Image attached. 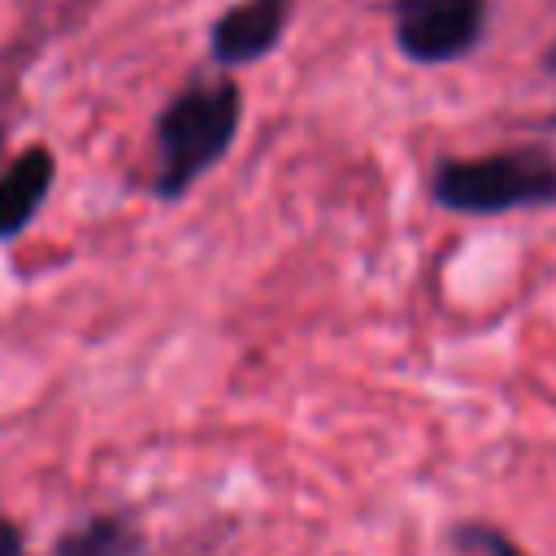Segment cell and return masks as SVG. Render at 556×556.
I'll use <instances>...</instances> for the list:
<instances>
[{"mask_svg":"<svg viewBox=\"0 0 556 556\" xmlns=\"http://www.w3.org/2000/svg\"><path fill=\"white\" fill-rule=\"evenodd\" d=\"M295 0H239L226 9L208 30V56L222 70H243L261 56H269L291 22Z\"/></svg>","mask_w":556,"mask_h":556,"instance_id":"4","label":"cell"},{"mask_svg":"<svg viewBox=\"0 0 556 556\" xmlns=\"http://www.w3.org/2000/svg\"><path fill=\"white\" fill-rule=\"evenodd\" d=\"M0 556H22V530L0 517Z\"/></svg>","mask_w":556,"mask_h":556,"instance_id":"8","label":"cell"},{"mask_svg":"<svg viewBox=\"0 0 556 556\" xmlns=\"http://www.w3.org/2000/svg\"><path fill=\"white\" fill-rule=\"evenodd\" d=\"M243 117V91L235 78L187 83L156 117V169L152 191L178 200L200 174H208L235 143Z\"/></svg>","mask_w":556,"mask_h":556,"instance_id":"1","label":"cell"},{"mask_svg":"<svg viewBox=\"0 0 556 556\" xmlns=\"http://www.w3.org/2000/svg\"><path fill=\"white\" fill-rule=\"evenodd\" d=\"M430 191L443 208L469 217L543 208L556 204V156L534 143L486 156H443L430 169Z\"/></svg>","mask_w":556,"mask_h":556,"instance_id":"2","label":"cell"},{"mask_svg":"<svg viewBox=\"0 0 556 556\" xmlns=\"http://www.w3.org/2000/svg\"><path fill=\"white\" fill-rule=\"evenodd\" d=\"M139 547H143V534L122 513L87 517L56 539V556H139Z\"/></svg>","mask_w":556,"mask_h":556,"instance_id":"6","label":"cell"},{"mask_svg":"<svg viewBox=\"0 0 556 556\" xmlns=\"http://www.w3.org/2000/svg\"><path fill=\"white\" fill-rule=\"evenodd\" d=\"M486 0H391L395 48L413 65H447L478 48L486 30Z\"/></svg>","mask_w":556,"mask_h":556,"instance_id":"3","label":"cell"},{"mask_svg":"<svg viewBox=\"0 0 556 556\" xmlns=\"http://www.w3.org/2000/svg\"><path fill=\"white\" fill-rule=\"evenodd\" d=\"M543 65H547V70H552V74H556V43H552V48H547V61H543Z\"/></svg>","mask_w":556,"mask_h":556,"instance_id":"9","label":"cell"},{"mask_svg":"<svg viewBox=\"0 0 556 556\" xmlns=\"http://www.w3.org/2000/svg\"><path fill=\"white\" fill-rule=\"evenodd\" d=\"M460 543L473 547V552H482V556H526L508 534L486 530V526H469V530H460Z\"/></svg>","mask_w":556,"mask_h":556,"instance_id":"7","label":"cell"},{"mask_svg":"<svg viewBox=\"0 0 556 556\" xmlns=\"http://www.w3.org/2000/svg\"><path fill=\"white\" fill-rule=\"evenodd\" d=\"M52 174H56V161L39 143L17 152V161L0 174V243L17 239L30 226V217L43 204V195L52 191Z\"/></svg>","mask_w":556,"mask_h":556,"instance_id":"5","label":"cell"}]
</instances>
